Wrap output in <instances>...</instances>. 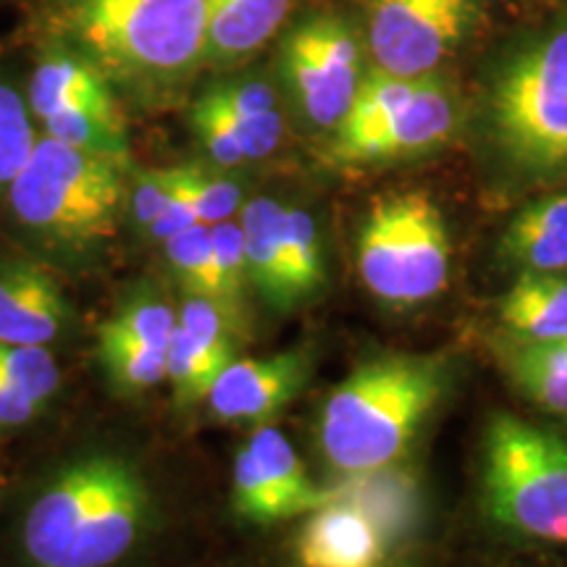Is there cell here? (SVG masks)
I'll list each match as a JSON object with an SVG mask.
<instances>
[{
    "mask_svg": "<svg viewBox=\"0 0 567 567\" xmlns=\"http://www.w3.org/2000/svg\"><path fill=\"white\" fill-rule=\"evenodd\" d=\"M163 530L145 473L95 452L69 463L27 505L11 567H137Z\"/></svg>",
    "mask_w": 567,
    "mask_h": 567,
    "instance_id": "obj_1",
    "label": "cell"
},
{
    "mask_svg": "<svg viewBox=\"0 0 567 567\" xmlns=\"http://www.w3.org/2000/svg\"><path fill=\"white\" fill-rule=\"evenodd\" d=\"M450 386L444 354H381L358 365L326 396L318 442L334 471H381L408 452Z\"/></svg>",
    "mask_w": 567,
    "mask_h": 567,
    "instance_id": "obj_2",
    "label": "cell"
},
{
    "mask_svg": "<svg viewBox=\"0 0 567 567\" xmlns=\"http://www.w3.org/2000/svg\"><path fill=\"white\" fill-rule=\"evenodd\" d=\"M481 116L509 174L528 184L567 179V11L499 55Z\"/></svg>",
    "mask_w": 567,
    "mask_h": 567,
    "instance_id": "obj_3",
    "label": "cell"
},
{
    "mask_svg": "<svg viewBox=\"0 0 567 567\" xmlns=\"http://www.w3.org/2000/svg\"><path fill=\"white\" fill-rule=\"evenodd\" d=\"M51 21L105 80L172 87L208 66L205 0H53Z\"/></svg>",
    "mask_w": 567,
    "mask_h": 567,
    "instance_id": "obj_4",
    "label": "cell"
},
{
    "mask_svg": "<svg viewBox=\"0 0 567 567\" xmlns=\"http://www.w3.org/2000/svg\"><path fill=\"white\" fill-rule=\"evenodd\" d=\"M130 166L42 134L6 197L21 229L40 245L84 258L116 237L130 203Z\"/></svg>",
    "mask_w": 567,
    "mask_h": 567,
    "instance_id": "obj_5",
    "label": "cell"
},
{
    "mask_svg": "<svg viewBox=\"0 0 567 567\" xmlns=\"http://www.w3.org/2000/svg\"><path fill=\"white\" fill-rule=\"evenodd\" d=\"M481 507L517 544L567 547V442L515 415H496L484 439Z\"/></svg>",
    "mask_w": 567,
    "mask_h": 567,
    "instance_id": "obj_6",
    "label": "cell"
},
{
    "mask_svg": "<svg viewBox=\"0 0 567 567\" xmlns=\"http://www.w3.org/2000/svg\"><path fill=\"white\" fill-rule=\"evenodd\" d=\"M360 279L375 300L415 308L450 284L452 239L439 203L423 189L373 197L358 231Z\"/></svg>",
    "mask_w": 567,
    "mask_h": 567,
    "instance_id": "obj_7",
    "label": "cell"
},
{
    "mask_svg": "<svg viewBox=\"0 0 567 567\" xmlns=\"http://www.w3.org/2000/svg\"><path fill=\"white\" fill-rule=\"evenodd\" d=\"M360 24L339 11H316L284 32L281 84L310 130L334 132L368 74Z\"/></svg>",
    "mask_w": 567,
    "mask_h": 567,
    "instance_id": "obj_8",
    "label": "cell"
},
{
    "mask_svg": "<svg viewBox=\"0 0 567 567\" xmlns=\"http://www.w3.org/2000/svg\"><path fill=\"white\" fill-rule=\"evenodd\" d=\"M371 69L402 80L442 74L484 27L481 0H358Z\"/></svg>",
    "mask_w": 567,
    "mask_h": 567,
    "instance_id": "obj_9",
    "label": "cell"
},
{
    "mask_svg": "<svg viewBox=\"0 0 567 567\" xmlns=\"http://www.w3.org/2000/svg\"><path fill=\"white\" fill-rule=\"evenodd\" d=\"M463 124V97L444 74L423 76L417 90L392 116L354 137L329 140L326 158L334 166H375L434 153L455 137Z\"/></svg>",
    "mask_w": 567,
    "mask_h": 567,
    "instance_id": "obj_10",
    "label": "cell"
},
{
    "mask_svg": "<svg viewBox=\"0 0 567 567\" xmlns=\"http://www.w3.org/2000/svg\"><path fill=\"white\" fill-rule=\"evenodd\" d=\"M313 368L308 347H292L266 358H237L213 384L208 413L221 423L266 425L302 392Z\"/></svg>",
    "mask_w": 567,
    "mask_h": 567,
    "instance_id": "obj_11",
    "label": "cell"
},
{
    "mask_svg": "<svg viewBox=\"0 0 567 567\" xmlns=\"http://www.w3.org/2000/svg\"><path fill=\"white\" fill-rule=\"evenodd\" d=\"M396 547L379 520L339 494L305 515L292 542V567H392Z\"/></svg>",
    "mask_w": 567,
    "mask_h": 567,
    "instance_id": "obj_12",
    "label": "cell"
},
{
    "mask_svg": "<svg viewBox=\"0 0 567 567\" xmlns=\"http://www.w3.org/2000/svg\"><path fill=\"white\" fill-rule=\"evenodd\" d=\"M71 323L69 297L45 266L34 260L0 264V342L48 347Z\"/></svg>",
    "mask_w": 567,
    "mask_h": 567,
    "instance_id": "obj_13",
    "label": "cell"
},
{
    "mask_svg": "<svg viewBox=\"0 0 567 567\" xmlns=\"http://www.w3.org/2000/svg\"><path fill=\"white\" fill-rule=\"evenodd\" d=\"M297 0H205L208 66L231 69L250 61L287 27Z\"/></svg>",
    "mask_w": 567,
    "mask_h": 567,
    "instance_id": "obj_14",
    "label": "cell"
},
{
    "mask_svg": "<svg viewBox=\"0 0 567 567\" xmlns=\"http://www.w3.org/2000/svg\"><path fill=\"white\" fill-rule=\"evenodd\" d=\"M499 260L517 274L567 271V193L523 205L502 231Z\"/></svg>",
    "mask_w": 567,
    "mask_h": 567,
    "instance_id": "obj_15",
    "label": "cell"
},
{
    "mask_svg": "<svg viewBox=\"0 0 567 567\" xmlns=\"http://www.w3.org/2000/svg\"><path fill=\"white\" fill-rule=\"evenodd\" d=\"M27 103L38 118L51 116L53 111L71 109V105L122 113L103 71L69 48L45 55L34 66Z\"/></svg>",
    "mask_w": 567,
    "mask_h": 567,
    "instance_id": "obj_16",
    "label": "cell"
},
{
    "mask_svg": "<svg viewBox=\"0 0 567 567\" xmlns=\"http://www.w3.org/2000/svg\"><path fill=\"white\" fill-rule=\"evenodd\" d=\"M499 323L515 342L567 339V271L517 276L499 300Z\"/></svg>",
    "mask_w": 567,
    "mask_h": 567,
    "instance_id": "obj_17",
    "label": "cell"
},
{
    "mask_svg": "<svg viewBox=\"0 0 567 567\" xmlns=\"http://www.w3.org/2000/svg\"><path fill=\"white\" fill-rule=\"evenodd\" d=\"M284 205L274 197H255L239 210L250 287L276 310H292L287 268L281 252Z\"/></svg>",
    "mask_w": 567,
    "mask_h": 567,
    "instance_id": "obj_18",
    "label": "cell"
},
{
    "mask_svg": "<svg viewBox=\"0 0 567 567\" xmlns=\"http://www.w3.org/2000/svg\"><path fill=\"white\" fill-rule=\"evenodd\" d=\"M247 446H250L258 465L264 467L268 481H271L276 494H279L287 520L310 515L313 509L323 507L326 502H331L337 496V492L321 488L308 476V467H305L300 455H297L292 442L279 429H274L271 423L260 425L250 436Z\"/></svg>",
    "mask_w": 567,
    "mask_h": 567,
    "instance_id": "obj_19",
    "label": "cell"
},
{
    "mask_svg": "<svg viewBox=\"0 0 567 567\" xmlns=\"http://www.w3.org/2000/svg\"><path fill=\"white\" fill-rule=\"evenodd\" d=\"M509 375L538 408L567 415V339L563 342H515L505 354Z\"/></svg>",
    "mask_w": 567,
    "mask_h": 567,
    "instance_id": "obj_20",
    "label": "cell"
},
{
    "mask_svg": "<svg viewBox=\"0 0 567 567\" xmlns=\"http://www.w3.org/2000/svg\"><path fill=\"white\" fill-rule=\"evenodd\" d=\"M40 122L45 126L48 137L132 168V147L130 137H126L124 113L71 105V109L53 111L51 116L40 118Z\"/></svg>",
    "mask_w": 567,
    "mask_h": 567,
    "instance_id": "obj_21",
    "label": "cell"
},
{
    "mask_svg": "<svg viewBox=\"0 0 567 567\" xmlns=\"http://www.w3.org/2000/svg\"><path fill=\"white\" fill-rule=\"evenodd\" d=\"M281 252L292 308L313 300L326 287V258L316 218L297 205H284Z\"/></svg>",
    "mask_w": 567,
    "mask_h": 567,
    "instance_id": "obj_22",
    "label": "cell"
},
{
    "mask_svg": "<svg viewBox=\"0 0 567 567\" xmlns=\"http://www.w3.org/2000/svg\"><path fill=\"white\" fill-rule=\"evenodd\" d=\"M231 360H237V354L205 344L176 326L166 347V381L172 384L176 405L195 408L208 400L213 384Z\"/></svg>",
    "mask_w": 567,
    "mask_h": 567,
    "instance_id": "obj_23",
    "label": "cell"
},
{
    "mask_svg": "<svg viewBox=\"0 0 567 567\" xmlns=\"http://www.w3.org/2000/svg\"><path fill=\"white\" fill-rule=\"evenodd\" d=\"M179 318L176 308L166 302L158 292H140L118 305L105 321L97 326V339H118V342H134L166 350L172 342Z\"/></svg>",
    "mask_w": 567,
    "mask_h": 567,
    "instance_id": "obj_24",
    "label": "cell"
},
{
    "mask_svg": "<svg viewBox=\"0 0 567 567\" xmlns=\"http://www.w3.org/2000/svg\"><path fill=\"white\" fill-rule=\"evenodd\" d=\"M213 260H216V302L247 331V292H250V271H247L245 237L239 221H221L210 226Z\"/></svg>",
    "mask_w": 567,
    "mask_h": 567,
    "instance_id": "obj_25",
    "label": "cell"
},
{
    "mask_svg": "<svg viewBox=\"0 0 567 567\" xmlns=\"http://www.w3.org/2000/svg\"><path fill=\"white\" fill-rule=\"evenodd\" d=\"M97 360L118 394H145L166 381V350L118 339H97Z\"/></svg>",
    "mask_w": 567,
    "mask_h": 567,
    "instance_id": "obj_26",
    "label": "cell"
},
{
    "mask_svg": "<svg viewBox=\"0 0 567 567\" xmlns=\"http://www.w3.org/2000/svg\"><path fill=\"white\" fill-rule=\"evenodd\" d=\"M168 268L179 281L182 295H200L216 300V260L208 224H195L163 243Z\"/></svg>",
    "mask_w": 567,
    "mask_h": 567,
    "instance_id": "obj_27",
    "label": "cell"
},
{
    "mask_svg": "<svg viewBox=\"0 0 567 567\" xmlns=\"http://www.w3.org/2000/svg\"><path fill=\"white\" fill-rule=\"evenodd\" d=\"M231 509L239 520L250 523V526H276V523L287 520L284 507L279 502V494L264 467L250 452V446H243L234 457V473H231Z\"/></svg>",
    "mask_w": 567,
    "mask_h": 567,
    "instance_id": "obj_28",
    "label": "cell"
},
{
    "mask_svg": "<svg viewBox=\"0 0 567 567\" xmlns=\"http://www.w3.org/2000/svg\"><path fill=\"white\" fill-rule=\"evenodd\" d=\"M0 379L45 408L61 389V371L48 347L0 342Z\"/></svg>",
    "mask_w": 567,
    "mask_h": 567,
    "instance_id": "obj_29",
    "label": "cell"
},
{
    "mask_svg": "<svg viewBox=\"0 0 567 567\" xmlns=\"http://www.w3.org/2000/svg\"><path fill=\"white\" fill-rule=\"evenodd\" d=\"M30 113V103L19 90L0 80V195H6L38 140Z\"/></svg>",
    "mask_w": 567,
    "mask_h": 567,
    "instance_id": "obj_30",
    "label": "cell"
},
{
    "mask_svg": "<svg viewBox=\"0 0 567 567\" xmlns=\"http://www.w3.org/2000/svg\"><path fill=\"white\" fill-rule=\"evenodd\" d=\"M176 318L187 334H193L200 342L218 347V350L239 354V347L245 344L247 331L239 326L226 310L210 297L200 295H182Z\"/></svg>",
    "mask_w": 567,
    "mask_h": 567,
    "instance_id": "obj_31",
    "label": "cell"
},
{
    "mask_svg": "<svg viewBox=\"0 0 567 567\" xmlns=\"http://www.w3.org/2000/svg\"><path fill=\"white\" fill-rule=\"evenodd\" d=\"M193 130L200 140L203 151L218 168H237L247 163L243 145H239L237 134H234L226 113L210 101L208 95L197 97L193 105Z\"/></svg>",
    "mask_w": 567,
    "mask_h": 567,
    "instance_id": "obj_32",
    "label": "cell"
},
{
    "mask_svg": "<svg viewBox=\"0 0 567 567\" xmlns=\"http://www.w3.org/2000/svg\"><path fill=\"white\" fill-rule=\"evenodd\" d=\"M205 95L213 97L226 113L231 116H260V113L279 111V92L274 82L258 74L231 76L216 87H210Z\"/></svg>",
    "mask_w": 567,
    "mask_h": 567,
    "instance_id": "obj_33",
    "label": "cell"
},
{
    "mask_svg": "<svg viewBox=\"0 0 567 567\" xmlns=\"http://www.w3.org/2000/svg\"><path fill=\"white\" fill-rule=\"evenodd\" d=\"M193 187H195V205L200 224H221L237 216L243 210V187L229 176L210 172L205 166L193 163Z\"/></svg>",
    "mask_w": 567,
    "mask_h": 567,
    "instance_id": "obj_34",
    "label": "cell"
},
{
    "mask_svg": "<svg viewBox=\"0 0 567 567\" xmlns=\"http://www.w3.org/2000/svg\"><path fill=\"white\" fill-rule=\"evenodd\" d=\"M174 193V166L172 168H145L132 174L130 179V210L132 221L147 231L166 208L168 197Z\"/></svg>",
    "mask_w": 567,
    "mask_h": 567,
    "instance_id": "obj_35",
    "label": "cell"
},
{
    "mask_svg": "<svg viewBox=\"0 0 567 567\" xmlns=\"http://www.w3.org/2000/svg\"><path fill=\"white\" fill-rule=\"evenodd\" d=\"M200 224V216H197L195 205V187H193V163H184V166H174V193L168 197L166 208L155 224L147 229L151 239L155 243H166L174 234H179L189 226Z\"/></svg>",
    "mask_w": 567,
    "mask_h": 567,
    "instance_id": "obj_36",
    "label": "cell"
},
{
    "mask_svg": "<svg viewBox=\"0 0 567 567\" xmlns=\"http://www.w3.org/2000/svg\"><path fill=\"white\" fill-rule=\"evenodd\" d=\"M40 405H34L30 396H24L17 386L0 379V429H21L40 413Z\"/></svg>",
    "mask_w": 567,
    "mask_h": 567,
    "instance_id": "obj_37",
    "label": "cell"
},
{
    "mask_svg": "<svg viewBox=\"0 0 567 567\" xmlns=\"http://www.w3.org/2000/svg\"><path fill=\"white\" fill-rule=\"evenodd\" d=\"M392 567H425V565L415 557H400V559H394Z\"/></svg>",
    "mask_w": 567,
    "mask_h": 567,
    "instance_id": "obj_38",
    "label": "cell"
},
{
    "mask_svg": "<svg viewBox=\"0 0 567 567\" xmlns=\"http://www.w3.org/2000/svg\"><path fill=\"white\" fill-rule=\"evenodd\" d=\"M226 567H260V565H226Z\"/></svg>",
    "mask_w": 567,
    "mask_h": 567,
    "instance_id": "obj_39",
    "label": "cell"
}]
</instances>
